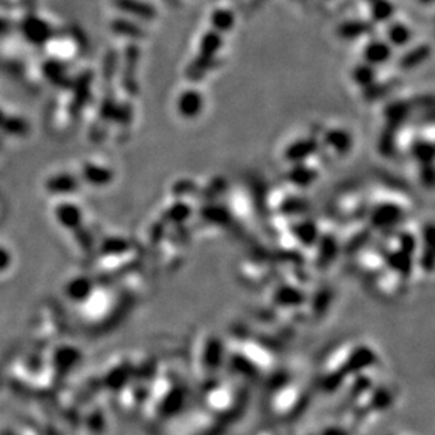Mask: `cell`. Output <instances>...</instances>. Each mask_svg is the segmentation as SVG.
<instances>
[{
  "mask_svg": "<svg viewBox=\"0 0 435 435\" xmlns=\"http://www.w3.org/2000/svg\"><path fill=\"white\" fill-rule=\"evenodd\" d=\"M235 18L234 13L227 11L226 8H220L219 11H214L212 15V23L213 27L219 32V33H224L228 32L233 26H234Z\"/></svg>",
  "mask_w": 435,
  "mask_h": 435,
  "instance_id": "cell-7",
  "label": "cell"
},
{
  "mask_svg": "<svg viewBox=\"0 0 435 435\" xmlns=\"http://www.w3.org/2000/svg\"><path fill=\"white\" fill-rule=\"evenodd\" d=\"M204 106V99L200 92L189 89L185 91L178 99V112L185 119L197 117Z\"/></svg>",
  "mask_w": 435,
  "mask_h": 435,
  "instance_id": "cell-2",
  "label": "cell"
},
{
  "mask_svg": "<svg viewBox=\"0 0 435 435\" xmlns=\"http://www.w3.org/2000/svg\"><path fill=\"white\" fill-rule=\"evenodd\" d=\"M365 2H366V4H372V2H373V0H365Z\"/></svg>",
  "mask_w": 435,
  "mask_h": 435,
  "instance_id": "cell-11",
  "label": "cell"
},
{
  "mask_svg": "<svg viewBox=\"0 0 435 435\" xmlns=\"http://www.w3.org/2000/svg\"><path fill=\"white\" fill-rule=\"evenodd\" d=\"M220 48V40L216 33H210L203 37L202 40V53L207 57H212L214 51Z\"/></svg>",
  "mask_w": 435,
  "mask_h": 435,
  "instance_id": "cell-9",
  "label": "cell"
},
{
  "mask_svg": "<svg viewBox=\"0 0 435 435\" xmlns=\"http://www.w3.org/2000/svg\"><path fill=\"white\" fill-rule=\"evenodd\" d=\"M316 141L311 138H303L299 140L296 143H293V145H290L287 148V157L289 155H294L297 160H303L304 157H307L306 154H310L316 150Z\"/></svg>",
  "mask_w": 435,
  "mask_h": 435,
  "instance_id": "cell-8",
  "label": "cell"
},
{
  "mask_svg": "<svg viewBox=\"0 0 435 435\" xmlns=\"http://www.w3.org/2000/svg\"><path fill=\"white\" fill-rule=\"evenodd\" d=\"M375 77H376V68L366 64V63H362V64H358L353 70H352V74H351V78L352 81L358 85V86H362V88H368L370 86L373 82H375Z\"/></svg>",
  "mask_w": 435,
  "mask_h": 435,
  "instance_id": "cell-6",
  "label": "cell"
},
{
  "mask_svg": "<svg viewBox=\"0 0 435 435\" xmlns=\"http://www.w3.org/2000/svg\"><path fill=\"white\" fill-rule=\"evenodd\" d=\"M393 56V47L386 40H369L362 50L363 63L377 68L390 61Z\"/></svg>",
  "mask_w": 435,
  "mask_h": 435,
  "instance_id": "cell-1",
  "label": "cell"
},
{
  "mask_svg": "<svg viewBox=\"0 0 435 435\" xmlns=\"http://www.w3.org/2000/svg\"><path fill=\"white\" fill-rule=\"evenodd\" d=\"M324 143L337 152H346L352 147V136L346 130L331 129L325 133Z\"/></svg>",
  "mask_w": 435,
  "mask_h": 435,
  "instance_id": "cell-4",
  "label": "cell"
},
{
  "mask_svg": "<svg viewBox=\"0 0 435 435\" xmlns=\"http://www.w3.org/2000/svg\"><path fill=\"white\" fill-rule=\"evenodd\" d=\"M413 39L411 30L400 22H390L386 29V41L391 47H404Z\"/></svg>",
  "mask_w": 435,
  "mask_h": 435,
  "instance_id": "cell-3",
  "label": "cell"
},
{
  "mask_svg": "<svg viewBox=\"0 0 435 435\" xmlns=\"http://www.w3.org/2000/svg\"><path fill=\"white\" fill-rule=\"evenodd\" d=\"M370 6V18L373 22L377 23H389L391 22L394 13H396V6L391 0H373Z\"/></svg>",
  "mask_w": 435,
  "mask_h": 435,
  "instance_id": "cell-5",
  "label": "cell"
},
{
  "mask_svg": "<svg viewBox=\"0 0 435 435\" xmlns=\"http://www.w3.org/2000/svg\"><path fill=\"white\" fill-rule=\"evenodd\" d=\"M420 2H421V4H424V5H427V4H431L432 0H420Z\"/></svg>",
  "mask_w": 435,
  "mask_h": 435,
  "instance_id": "cell-10",
  "label": "cell"
}]
</instances>
